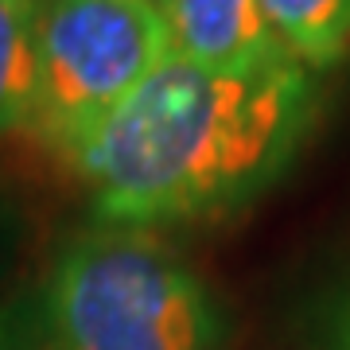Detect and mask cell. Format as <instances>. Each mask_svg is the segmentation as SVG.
I'll return each instance as SVG.
<instances>
[{"label":"cell","mask_w":350,"mask_h":350,"mask_svg":"<svg viewBox=\"0 0 350 350\" xmlns=\"http://www.w3.org/2000/svg\"><path fill=\"white\" fill-rule=\"evenodd\" d=\"M300 63L214 70L167 55L70 156L98 222L160 230L253 202L296 163L319 121Z\"/></svg>","instance_id":"obj_1"},{"label":"cell","mask_w":350,"mask_h":350,"mask_svg":"<svg viewBox=\"0 0 350 350\" xmlns=\"http://www.w3.org/2000/svg\"><path fill=\"white\" fill-rule=\"evenodd\" d=\"M36 315L55 350H214L226 335L211 284L156 230L105 222L59 250Z\"/></svg>","instance_id":"obj_2"},{"label":"cell","mask_w":350,"mask_h":350,"mask_svg":"<svg viewBox=\"0 0 350 350\" xmlns=\"http://www.w3.org/2000/svg\"><path fill=\"white\" fill-rule=\"evenodd\" d=\"M167 55L152 0H39L27 129L70 160Z\"/></svg>","instance_id":"obj_3"},{"label":"cell","mask_w":350,"mask_h":350,"mask_svg":"<svg viewBox=\"0 0 350 350\" xmlns=\"http://www.w3.org/2000/svg\"><path fill=\"white\" fill-rule=\"evenodd\" d=\"M167 27L172 55L214 70L284 63L257 0H152Z\"/></svg>","instance_id":"obj_4"},{"label":"cell","mask_w":350,"mask_h":350,"mask_svg":"<svg viewBox=\"0 0 350 350\" xmlns=\"http://www.w3.org/2000/svg\"><path fill=\"white\" fill-rule=\"evenodd\" d=\"M273 39L304 70H331L350 55V0H257Z\"/></svg>","instance_id":"obj_5"},{"label":"cell","mask_w":350,"mask_h":350,"mask_svg":"<svg viewBox=\"0 0 350 350\" xmlns=\"http://www.w3.org/2000/svg\"><path fill=\"white\" fill-rule=\"evenodd\" d=\"M39 0H0V137L27 129L36 105Z\"/></svg>","instance_id":"obj_6"},{"label":"cell","mask_w":350,"mask_h":350,"mask_svg":"<svg viewBox=\"0 0 350 350\" xmlns=\"http://www.w3.org/2000/svg\"><path fill=\"white\" fill-rule=\"evenodd\" d=\"M304 350H350V269L315 284L304 308Z\"/></svg>","instance_id":"obj_7"},{"label":"cell","mask_w":350,"mask_h":350,"mask_svg":"<svg viewBox=\"0 0 350 350\" xmlns=\"http://www.w3.org/2000/svg\"><path fill=\"white\" fill-rule=\"evenodd\" d=\"M0 350H55L36 308H16L0 319Z\"/></svg>","instance_id":"obj_8"}]
</instances>
